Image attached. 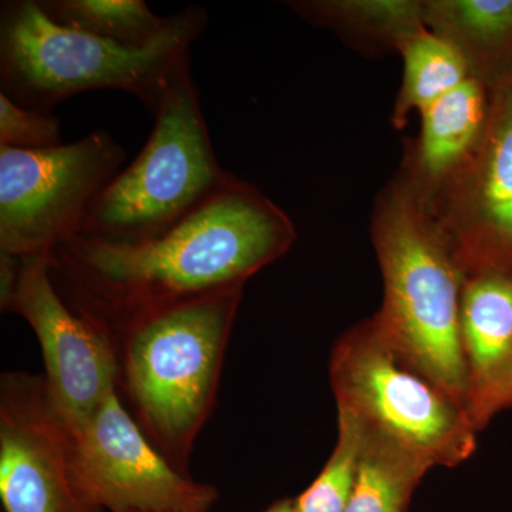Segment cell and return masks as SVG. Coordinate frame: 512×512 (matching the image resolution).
<instances>
[{"label": "cell", "instance_id": "cell-21", "mask_svg": "<svg viewBox=\"0 0 512 512\" xmlns=\"http://www.w3.org/2000/svg\"><path fill=\"white\" fill-rule=\"evenodd\" d=\"M507 406H512V367L507 379L504 380L503 386H501L497 396H495L493 414Z\"/></svg>", "mask_w": 512, "mask_h": 512}, {"label": "cell", "instance_id": "cell-8", "mask_svg": "<svg viewBox=\"0 0 512 512\" xmlns=\"http://www.w3.org/2000/svg\"><path fill=\"white\" fill-rule=\"evenodd\" d=\"M2 311L18 313L35 332L46 366V389L57 412L80 429L119 389L116 346L106 333L74 312L57 291L49 255L0 252Z\"/></svg>", "mask_w": 512, "mask_h": 512}, {"label": "cell", "instance_id": "cell-14", "mask_svg": "<svg viewBox=\"0 0 512 512\" xmlns=\"http://www.w3.org/2000/svg\"><path fill=\"white\" fill-rule=\"evenodd\" d=\"M424 23L460 50L490 89L512 67V0H429Z\"/></svg>", "mask_w": 512, "mask_h": 512}, {"label": "cell", "instance_id": "cell-11", "mask_svg": "<svg viewBox=\"0 0 512 512\" xmlns=\"http://www.w3.org/2000/svg\"><path fill=\"white\" fill-rule=\"evenodd\" d=\"M72 427L43 379L3 377L0 498L6 512H97L77 490Z\"/></svg>", "mask_w": 512, "mask_h": 512}, {"label": "cell", "instance_id": "cell-17", "mask_svg": "<svg viewBox=\"0 0 512 512\" xmlns=\"http://www.w3.org/2000/svg\"><path fill=\"white\" fill-rule=\"evenodd\" d=\"M404 72L394 104L393 124L403 127L414 110L420 113L470 79V67L460 50L424 29L400 50Z\"/></svg>", "mask_w": 512, "mask_h": 512}, {"label": "cell", "instance_id": "cell-18", "mask_svg": "<svg viewBox=\"0 0 512 512\" xmlns=\"http://www.w3.org/2000/svg\"><path fill=\"white\" fill-rule=\"evenodd\" d=\"M39 5L57 25L133 47L156 42L174 18L151 12L144 0H43Z\"/></svg>", "mask_w": 512, "mask_h": 512}, {"label": "cell", "instance_id": "cell-20", "mask_svg": "<svg viewBox=\"0 0 512 512\" xmlns=\"http://www.w3.org/2000/svg\"><path fill=\"white\" fill-rule=\"evenodd\" d=\"M60 144L62 130L57 117L19 106L0 92V147L45 150Z\"/></svg>", "mask_w": 512, "mask_h": 512}, {"label": "cell", "instance_id": "cell-13", "mask_svg": "<svg viewBox=\"0 0 512 512\" xmlns=\"http://www.w3.org/2000/svg\"><path fill=\"white\" fill-rule=\"evenodd\" d=\"M490 89L476 77L421 111V133L406 177L420 197L470 160L483 137Z\"/></svg>", "mask_w": 512, "mask_h": 512}, {"label": "cell", "instance_id": "cell-3", "mask_svg": "<svg viewBox=\"0 0 512 512\" xmlns=\"http://www.w3.org/2000/svg\"><path fill=\"white\" fill-rule=\"evenodd\" d=\"M204 9L174 15L151 45L124 46L57 25L35 0L9 2L0 25L2 93L26 109L52 113L62 101L93 90H119L156 114L190 47L207 26Z\"/></svg>", "mask_w": 512, "mask_h": 512}, {"label": "cell", "instance_id": "cell-12", "mask_svg": "<svg viewBox=\"0 0 512 512\" xmlns=\"http://www.w3.org/2000/svg\"><path fill=\"white\" fill-rule=\"evenodd\" d=\"M460 323L470 370L468 414L478 429L493 416L495 396L512 367V272L467 276Z\"/></svg>", "mask_w": 512, "mask_h": 512}, {"label": "cell", "instance_id": "cell-4", "mask_svg": "<svg viewBox=\"0 0 512 512\" xmlns=\"http://www.w3.org/2000/svg\"><path fill=\"white\" fill-rule=\"evenodd\" d=\"M242 295L237 288L174 306L114 339L138 426L175 467L187 464L214 406Z\"/></svg>", "mask_w": 512, "mask_h": 512}, {"label": "cell", "instance_id": "cell-10", "mask_svg": "<svg viewBox=\"0 0 512 512\" xmlns=\"http://www.w3.org/2000/svg\"><path fill=\"white\" fill-rule=\"evenodd\" d=\"M73 431L77 490L94 510L207 512L217 494L194 483L147 439L113 390L80 429Z\"/></svg>", "mask_w": 512, "mask_h": 512}, {"label": "cell", "instance_id": "cell-16", "mask_svg": "<svg viewBox=\"0 0 512 512\" xmlns=\"http://www.w3.org/2000/svg\"><path fill=\"white\" fill-rule=\"evenodd\" d=\"M363 433L355 487L345 512L406 511L413 491L430 467L379 434L365 427Z\"/></svg>", "mask_w": 512, "mask_h": 512}, {"label": "cell", "instance_id": "cell-1", "mask_svg": "<svg viewBox=\"0 0 512 512\" xmlns=\"http://www.w3.org/2000/svg\"><path fill=\"white\" fill-rule=\"evenodd\" d=\"M293 222L232 175L198 210L157 237L74 235L49 255L53 284L74 312L114 339L134 323L215 293L244 288L295 242Z\"/></svg>", "mask_w": 512, "mask_h": 512}, {"label": "cell", "instance_id": "cell-7", "mask_svg": "<svg viewBox=\"0 0 512 512\" xmlns=\"http://www.w3.org/2000/svg\"><path fill=\"white\" fill-rule=\"evenodd\" d=\"M126 151L106 131L45 150L0 147V252L50 255L79 235Z\"/></svg>", "mask_w": 512, "mask_h": 512}, {"label": "cell", "instance_id": "cell-15", "mask_svg": "<svg viewBox=\"0 0 512 512\" xmlns=\"http://www.w3.org/2000/svg\"><path fill=\"white\" fill-rule=\"evenodd\" d=\"M291 8L315 25L399 53L427 29L423 2L416 0H315Z\"/></svg>", "mask_w": 512, "mask_h": 512}, {"label": "cell", "instance_id": "cell-2", "mask_svg": "<svg viewBox=\"0 0 512 512\" xmlns=\"http://www.w3.org/2000/svg\"><path fill=\"white\" fill-rule=\"evenodd\" d=\"M372 239L384 282L373 325L397 355L468 413L470 370L460 323L467 276L406 175L377 198Z\"/></svg>", "mask_w": 512, "mask_h": 512}, {"label": "cell", "instance_id": "cell-6", "mask_svg": "<svg viewBox=\"0 0 512 512\" xmlns=\"http://www.w3.org/2000/svg\"><path fill=\"white\" fill-rule=\"evenodd\" d=\"M330 375L338 410L426 466H456L476 450L467 410L397 355L372 320L340 339Z\"/></svg>", "mask_w": 512, "mask_h": 512}, {"label": "cell", "instance_id": "cell-22", "mask_svg": "<svg viewBox=\"0 0 512 512\" xmlns=\"http://www.w3.org/2000/svg\"><path fill=\"white\" fill-rule=\"evenodd\" d=\"M266 512H299L298 508H296V504L292 503V501H284V503L276 504L275 507H272L271 510Z\"/></svg>", "mask_w": 512, "mask_h": 512}, {"label": "cell", "instance_id": "cell-19", "mask_svg": "<svg viewBox=\"0 0 512 512\" xmlns=\"http://www.w3.org/2000/svg\"><path fill=\"white\" fill-rule=\"evenodd\" d=\"M363 427L355 416L339 410V440L319 477L295 501L299 512H345L355 487L363 446Z\"/></svg>", "mask_w": 512, "mask_h": 512}, {"label": "cell", "instance_id": "cell-9", "mask_svg": "<svg viewBox=\"0 0 512 512\" xmlns=\"http://www.w3.org/2000/svg\"><path fill=\"white\" fill-rule=\"evenodd\" d=\"M420 198L466 276L512 272V67L490 87L487 123L473 156Z\"/></svg>", "mask_w": 512, "mask_h": 512}, {"label": "cell", "instance_id": "cell-5", "mask_svg": "<svg viewBox=\"0 0 512 512\" xmlns=\"http://www.w3.org/2000/svg\"><path fill=\"white\" fill-rule=\"evenodd\" d=\"M146 146L100 192L79 235L106 241L157 237L221 191L232 175L218 163L190 63L175 74Z\"/></svg>", "mask_w": 512, "mask_h": 512}]
</instances>
